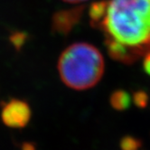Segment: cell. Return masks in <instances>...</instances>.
Segmentation results:
<instances>
[{"label": "cell", "instance_id": "277c9868", "mask_svg": "<svg viewBox=\"0 0 150 150\" xmlns=\"http://www.w3.org/2000/svg\"><path fill=\"white\" fill-rule=\"evenodd\" d=\"M84 9V6H78L57 11L52 17V32L59 35H69L81 19Z\"/></svg>", "mask_w": 150, "mask_h": 150}, {"label": "cell", "instance_id": "52a82bcc", "mask_svg": "<svg viewBox=\"0 0 150 150\" xmlns=\"http://www.w3.org/2000/svg\"><path fill=\"white\" fill-rule=\"evenodd\" d=\"M147 96L143 91H138L134 94V101L137 104V106L139 107H145L147 102Z\"/></svg>", "mask_w": 150, "mask_h": 150}, {"label": "cell", "instance_id": "6da1fadb", "mask_svg": "<svg viewBox=\"0 0 150 150\" xmlns=\"http://www.w3.org/2000/svg\"><path fill=\"white\" fill-rule=\"evenodd\" d=\"M90 23L101 31L109 55L130 64L150 52V0H101L89 9Z\"/></svg>", "mask_w": 150, "mask_h": 150}, {"label": "cell", "instance_id": "30bf717a", "mask_svg": "<svg viewBox=\"0 0 150 150\" xmlns=\"http://www.w3.org/2000/svg\"><path fill=\"white\" fill-rule=\"evenodd\" d=\"M62 1L66 2V3H71V4H79L87 1V0H62Z\"/></svg>", "mask_w": 150, "mask_h": 150}, {"label": "cell", "instance_id": "5b68a950", "mask_svg": "<svg viewBox=\"0 0 150 150\" xmlns=\"http://www.w3.org/2000/svg\"><path fill=\"white\" fill-rule=\"evenodd\" d=\"M110 102L115 110H124L130 105V96L125 91H116L111 94Z\"/></svg>", "mask_w": 150, "mask_h": 150}, {"label": "cell", "instance_id": "9c48e42d", "mask_svg": "<svg viewBox=\"0 0 150 150\" xmlns=\"http://www.w3.org/2000/svg\"><path fill=\"white\" fill-rule=\"evenodd\" d=\"M143 67L145 71L150 75V52L147 53L146 55L144 56V62H143Z\"/></svg>", "mask_w": 150, "mask_h": 150}, {"label": "cell", "instance_id": "8992f818", "mask_svg": "<svg viewBox=\"0 0 150 150\" xmlns=\"http://www.w3.org/2000/svg\"><path fill=\"white\" fill-rule=\"evenodd\" d=\"M140 146V142L131 137H126L121 141L122 150H137Z\"/></svg>", "mask_w": 150, "mask_h": 150}, {"label": "cell", "instance_id": "3957f363", "mask_svg": "<svg viewBox=\"0 0 150 150\" xmlns=\"http://www.w3.org/2000/svg\"><path fill=\"white\" fill-rule=\"evenodd\" d=\"M31 116L32 110L29 104L22 100H10L1 109L2 121L8 127L22 128L26 127L31 120Z\"/></svg>", "mask_w": 150, "mask_h": 150}, {"label": "cell", "instance_id": "7a4b0ae2", "mask_svg": "<svg viewBox=\"0 0 150 150\" xmlns=\"http://www.w3.org/2000/svg\"><path fill=\"white\" fill-rule=\"evenodd\" d=\"M57 69L62 81L75 91L93 88L101 80L105 62L97 47L80 42L69 45L61 53Z\"/></svg>", "mask_w": 150, "mask_h": 150}, {"label": "cell", "instance_id": "ba28073f", "mask_svg": "<svg viewBox=\"0 0 150 150\" xmlns=\"http://www.w3.org/2000/svg\"><path fill=\"white\" fill-rule=\"evenodd\" d=\"M11 40H12V42L14 44V45H16L17 47L22 46L23 42H25V38H23V34L18 35H15Z\"/></svg>", "mask_w": 150, "mask_h": 150}]
</instances>
